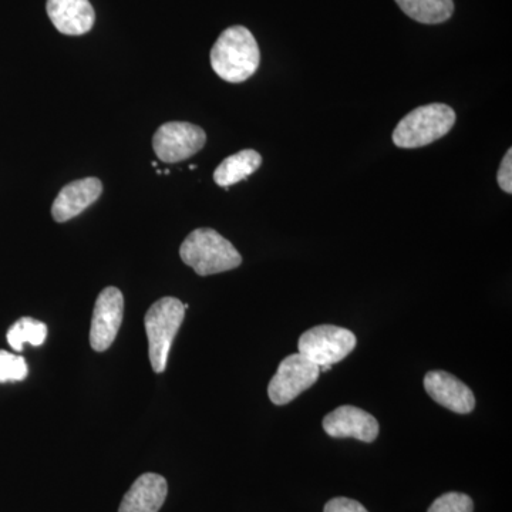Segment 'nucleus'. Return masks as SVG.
Listing matches in <instances>:
<instances>
[{
    "label": "nucleus",
    "mask_w": 512,
    "mask_h": 512,
    "mask_svg": "<svg viewBox=\"0 0 512 512\" xmlns=\"http://www.w3.org/2000/svg\"><path fill=\"white\" fill-rule=\"evenodd\" d=\"M356 343V336L350 330L320 325L303 333L299 338L298 349L313 365L333 366L352 353Z\"/></svg>",
    "instance_id": "obj_5"
},
{
    "label": "nucleus",
    "mask_w": 512,
    "mask_h": 512,
    "mask_svg": "<svg viewBox=\"0 0 512 512\" xmlns=\"http://www.w3.org/2000/svg\"><path fill=\"white\" fill-rule=\"evenodd\" d=\"M473 500L467 494L447 493L437 498L427 512H473Z\"/></svg>",
    "instance_id": "obj_18"
},
{
    "label": "nucleus",
    "mask_w": 512,
    "mask_h": 512,
    "mask_svg": "<svg viewBox=\"0 0 512 512\" xmlns=\"http://www.w3.org/2000/svg\"><path fill=\"white\" fill-rule=\"evenodd\" d=\"M167 494L168 484L163 476L143 474L124 495L119 512H158L163 507Z\"/></svg>",
    "instance_id": "obj_13"
},
{
    "label": "nucleus",
    "mask_w": 512,
    "mask_h": 512,
    "mask_svg": "<svg viewBox=\"0 0 512 512\" xmlns=\"http://www.w3.org/2000/svg\"><path fill=\"white\" fill-rule=\"evenodd\" d=\"M323 512H369L362 504L350 498H333L325 505Z\"/></svg>",
    "instance_id": "obj_20"
},
{
    "label": "nucleus",
    "mask_w": 512,
    "mask_h": 512,
    "mask_svg": "<svg viewBox=\"0 0 512 512\" xmlns=\"http://www.w3.org/2000/svg\"><path fill=\"white\" fill-rule=\"evenodd\" d=\"M319 375V366L313 365L301 353L285 357L269 383V399L276 406H285L312 387Z\"/></svg>",
    "instance_id": "obj_7"
},
{
    "label": "nucleus",
    "mask_w": 512,
    "mask_h": 512,
    "mask_svg": "<svg viewBox=\"0 0 512 512\" xmlns=\"http://www.w3.org/2000/svg\"><path fill=\"white\" fill-rule=\"evenodd\" d=\"M47 336V326L39 320L22 318L9 329L8 343L16 352H22L23 346H42Z\"/></svg>",
    "instance_id": "obj_16"
},
{
    "label": "nucleus",
    "mask_w": 512,
    "mask_h": 512,
    "mask_svg": "<svg viewBox=\"0 0 512 512\" xmlns=\"http://www.w3.org/2000/svg\"><path fill=\"white\" fill-rule=\"evenodd\" d=\"M424 389L434 402L450 412L468 414L476 407V397L467 384L443 370H433L424 376Z\"/></svg>",
    "instance_id": "obj_10"
},
{
    "label": "nucleus",
    "mask_w": 512,
    "mask_h": 512,
    "mask_svg": "<svg viewBox=\"0 0 512 512\" xmlns=\"http://www.w3.org/2000/svg\"><path fill=\"white\" fill-rule=\"evenodd\" d=\"M498 185H500L501 190L507 192V194H512V150L507 151L505 154L503 161H501L500 170H498L497 175Z\"/></svg>",
    "instance_id": "obj_19"
},
{
    "label": "nucleus",
    "mask_w": 512,
    "mask_h": 512,
    "mask_svg": "<svg viewBox=\"0 0 512 512\" xmlns=\"http://www.w3.org/2000/svg\"><path fill=\"white\" fill-rule=\"evenodd\" d=\"M409 18L424 25H439L453 16V0H396Z\"/></svg>",
    "instance_id": "obj_15"
},
{
    "label": "nucleus",
    "mask_w": 512,
    "mask_h": 512,
    "mask_svg": "<svg viewBox=\"0 0 512 512\" xmlns=\"http://www.w3.org/2000/svg\"><path fill=\"white\" fill-rule=\"evenodd\" d=\"M323 429L333 439H357L373 443L379 436V423L372 414L355 406H342L322 421Z\"/></svg>",
    "instance_id": "obj_9"
},
{
    "label": "nucleus",
    "mask_w": 512,
    "mask_h": 512,
    "mask_svg": "<svg viewBox=\"0 0 512 512\" xmlns=\"http://www.w3.org/2000/svg\"><path fill=\"white\" fill-rule=\"evenodd\" d=\"M187 308L188 305H184L180 299L167 296L154 303L146 313L144 325L148 338V356L156 373H163L167 367L171 345L183 325Z\"/></svg>",
    "instance_id": "obj_4"
},
{
    "label": "nucleus",
    "mask_w": 512,
    "mask_h": 512,
    "mask_svg": "<svg viewBox=\"0 0 512 512\" xmlns=\"http://www.w3.org/2000/svg\"><path fill=\"white\" fill-rule=\"evenodd\" d=\"M46 10L55 28L63 35H86L96 22V13L89 0H47Z\"/></svg>",
    "instance_id": "obj_12"
},
{
    "label": "nucleus",
    "mask_w": 512,
    "mask_h": 512,
    "mask_svg": "<svg viewBox=\"0 0 512 512\" xmlns=\"http://www.w3.org/2000/svg\"><path fill=\"white\" fill-rule=\"evenodd\" d=\"M103 184L99 178L89 177L64 185L55 202L52 215L56 222H67L99 200Z\"/></svg>",
    "instance_id": "obj_11"
},
{
    "label": "nucleus",
    "mask_w": 512,
    "mask_h": 512,
    "mask_svg": "<svg viewBox=\"0 0 512 512\" xmlns=\"http://www.w3.org/2000/svg\"><path fill=\"white\" fill-rule=\"evenodd\" d=\"M28 376V363L22 356L0 350V383L20 382Z\"/></svg>",
    "instance_id": "obj_17"
},
{
    "label": "nucleus",
    "mask_w": 512,
    "mask_h": 512,
    "mask_svg": "<svg viewBox=\"0 0 512 512\" xmlns=\"http://www.w3.org/2000/svg\"><path fill=\"white\" fill-rule=\"evenodd\" d=\"M262 164V157L258 151L242 150L234 156L225 158L214 173V181L220 187L228 188L247 180L249 175L255 173Z\"/></svg>",
    "instance_id": "obj_14"
},
{
    "label": "nucleus",
    "mask_w": 512,
    "mask_h": 512,
    "mask_svg": "<svg viewBox=\"0 0 512 512\" xmlns=\"http://www.w3.org/2000/svg\"><path fill=\"white\" fill-rule=\"evenodd\" d=\"M457 116L447 104L433 103L417 107L393 131L394 146L420 148L429 146L450 133Z\"/></svg>",
    "instance_id": "obj_3"
},
{
    "label": "nucleus",
    "mask_w": 512,
    "mask_h": 512,
    "mask_svg": "<svg viewBox=\"0 0 512 512\" xmlns=\"http://www.w3.org/2000/svg\"><path fill=\"white\" fill-rule=\"evenodd\" d=\"M124 296L120 289L109 286L101 291L94 305L90 345L96 352H106L113 345L123 322Z\"/></svg>",
    "instance_id": "obj_8"
},
{
    "label": "nucleus",
    "mask_w": 512,
    "mask_h": 512,
    "mask_svg": "<svg viewBox=\"0 0 512 512\" xmlns=\"http://www.w3.org/2000/svg\"><path fill=\"white\" fill-rule=\"evenodd\" d=\"M214 72L228 83L247 82L261 62L258 43L244 26H232L221 33L211 50Z\"/></svg>",
    "instance_id": "obj_1"
},
{
    "label": "nucleus",
    "mask_w": 512,
    "mask_h": 512,
    "mask_svg": "<svg viewBox=\"0 0 512 512\" xmlns=\"http://www.w3.org/2000/svg\"><path fill=\"white\" fill-rule=\"evenodd\" d=\"M180 256L200 276L222 274L242 264L234 245L211 228L192 231L181 245Z\"/></svg>",
    "instance_id": "obj_2"
},
{
    "label": "nucleus",
    "mask_w": 512,
    "mask_h": 512,
    "mask_svg": "<svg viewBox=\"0 0 512 512\" xmlns=\"http://www.w3.org/2000/svg\"><path fill=\"white\" fill-rule=\"evenodd\" d=\"M207 143L201 127L185 121H170L158 128L153 138L154 153L163 163L174 164L187 160Z\"/></svg>",
    "instance_id": "obj_6"
},
{
    "label": "nucleus",
    "mask_w": 512,
    "mask_h": 512,
    "mask_svg": "<svg viewBox=\"0 0 512 512\" xmlns=\"http://www.w3.org/2000/svg\"><path fill=\"white\" fill-rule=\"evenodd\" d=\"M163 174L168 175V174H170V171H168V170H164V171H163Z\"/></svg>",
    "instance_id": "obj_21"
}]
</instances>
